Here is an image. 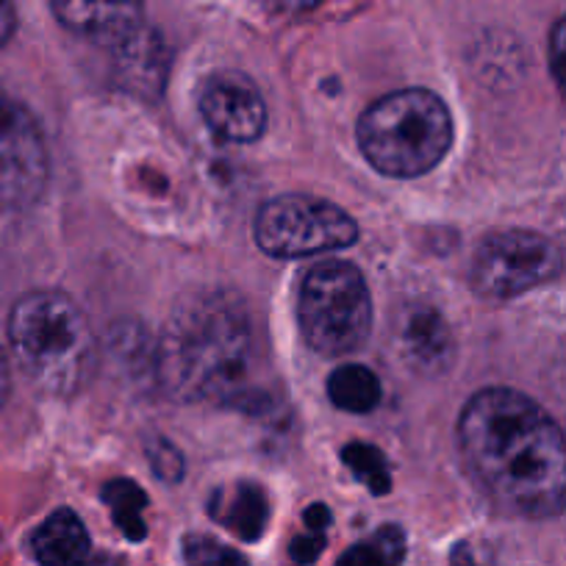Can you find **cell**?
<instances>
[{
  "mask_svg": "<svg viewBox=\"0 0 566 566\" xmlns=\"http://www.w3.org/2000/svg\"><path fill=\"white\" fill-rule=\"evenodd\" d=\"M459 448L483 492L511 514L566 511V437L522 391H478L459 417Z\"/></svg>",
  "mask_w": 566,
  "mask_h": 566,
  "instance_id": "cell-1",
  "label": "cell"
},
{
  "mask_svg": "<svg viewBox=\"0 0 566 566\" xmlns=\"http://www.w3.org/2000/svg\"><path fill=\"white\" fill-rule=\"evenodd\" d=\"M253 325L233 292H195L167 319L156 350L161 389L181 402L233 395L248 375Z\"/></svg>",
  "mask_w": 566,
  "mask_h": 566,
  "instance_id": "cell-2",
  "label": "cell"
},
{
  "mask_svg": "<svg viewBox=\"0 0 566 566\" xmlns=\"http://www.w3.org/2000/svg\"><path fill=\"white\" fill-rule=\"evenodd\" d=\"M9 342L20 367L42 391L73 395L92 369L90 319L62 292H31L9 317Z\"/></svg>",
  "mask_w": 566,
  "mask_h": 566,
  "instance_id": "cell-3",
  "label": "cell"
},
{
  "mask_svg": "<svg viewBox=\"0 0 566 566\" xmlns=\"http://www.w3.org/2000/svg\"><path fill=\"white\" fill-rule=\"evenodd\" d=\"M358 145L384 176L419 178L431 172L453 145V117L433 92H391L361 114Z\"/></svg>",
  "mask_w": 566,
  "mask_h": 566,
  "instance_id": "cell-4",
  "label": "cell"
},
{
  "mask_svg": "<svg viewBox=\"0 0 566 566\" xmlns=\"http://www.w3.org/2000/svg\"><path fill=\"white\" fill-rule=\"evenodd\" d=\"M297 317L306 342L323 356L358 350L373 328V297L358 266L347 261L314 264L301 283Z\"/></svg>",
  "mask_w": 566,
  "mask_h": 566,
  "instance_id": "cell-5",
  "label": "cell"
},
{
  "mask_svg": "<svg viewBox=\"0 0 566 566\" xmlns=\"http://www.w3.org/2000/svg\"><path fill=\"white\" fill-rule=\"evenodd\" d=\"M358 226L345 209L312 195H277L255 217V242L275 259H308L350 248Z\"/></svg>",
  "mask_w": 566,
  "mask_h": 566,
  "instance_id": "cell-6",
  "label": "cell"
},
{
  "mask_svg": "<svg viewBox=\"0 0 566 566\" xmlns=\"http://www.w3.org/2000/svg\"><path fill=\"white\" fill-rule=\"evenodd\" d=\"M564 266L558 244L536 231H497L472 259V286L489 301H509L549 283Z\"/></svg>",
  "mask_w": 566,
  "mask_h": 566,
  "instance_id": "cell-7",
  "label": "cell"
},
{
  "mask_svg": "<svg viewBox=\"0 0 566 566\" xmlns=\"http://www.w3.org/2000/svg\"><path fill=\"white\" fill-rule=\"evenodd\" d=\"M48 181V150L40 123L18 101L0 97V200L29 206Z\"/></svg>",
  "mask_w": 566,
  "mask_h": 566,
  "instance_id": "cell-8",
  "label": "cell"
},
{
  "mask_svg": "<svg viewBox=\"0 0 566 566\" xmlns=\"http://www.w3.org/2000/svg\"><path fill=\"white\" fill-rule=\"evenodd\" d=\"M198 108L203 123L226 142H255L266 128V106L259 86L242 73L222 70L200 86Z\"/></svg>",
  "mask_w": 566,
  "mask_h": 566,
  "instance_id": "cell-9",
  "label": "cell"
},
{
  "mask_svg": "<svg viewBox=\"0 0 566 566\" xmlns=\"http://www.w3.org/2000/svg\"><path fill=\"white\" fill-rule=\"evenodd\" d=\"M59 23L95 45L117 48L142 29L145 0H51Z\"/></svg>",
  "mask_w": 566,
  "mask_h": 566,
  "instance_id": "cell-10",
  "label": "cell"
},
{
  "mask_svg": "<svg viewBox=\"0 0 566 566\" xmlns=\"http://www.w3.org/2000/svg\"><path fill=\"white\" fill-rule=\"evenodd\" d=\"M397 347L408 367L422 375L448 373L455 358L453 331L433 306H408L400 314Z\"/></svg>",
  "mask_w": 566,
  "mask_h": 566,
  "instance_id": "cell-11",
  "label": "cell"
},
{
  "mask_svg": "<svg viewBox=\"0 0 566 566\" xmlns=\"http://www.w3.org/2000/svg\"><path fill=\"white\" fill-rule=\"evenodd\" d=\"M112 51L114 73L125 90L142 97L159 95L167 81V70H170V53H167L165 40L154 29L142 25L136 34H130Z\"/></svg>",
  "mask_w": 566,
  "mask_h": 566,
  "instance_id": "cell-12",
  "label": "cell"
},
{
  "mask_svg": "<svg viewBox=\"0 0 566 566\" xmlns=\"http://www.w3.org/2000/svg\"><path fill=\"white\" fill-rule=\"evenodd\" d=\"M31 549L42 566H84L90 555V533L75 511L59 509L36 527Z\"/></svg>",
  "mask_w": 566,
  "mask_h": 566,
  "instance_id": "cell-13",
  "label": "cell"
},
{
  "mask_svg": "<svg viewBox=\"0 0 566 566\" xmlns=\"http://www.w3.org/2000/svg\"><path fill=\"white\" fill-rule=\"evenodd\" d=\"M211 505H214L211 509L214 520H220L242 542H259L264 536L270 503H266L264 489L255 486V483H237L226 492H217Z\"/></svg>",
  "mask_w": 566,
  "mask_h": 566,
  "instance_id": "cell-14",
  "label": "cell"
},
{
  "mask_svg": "<svg viewBox=\"0 0 566 566\" xmlns=\"http://www.w3.org/2000/svg\"><path fill=\"white\" fill-rule=\"evenodd\" d=\"M328 397L342 411L369 413L380 402V380L373 369L361 364H347L328 378Z\"/></svg>",
  "mask_w": 566,
  "mask_h": 566,
  "instance_id": "cell-15",
  "label": "cell"
},
{
  "mask_svg": "<svg viewBox=\"0 0 566 566\" xmlns=\"http://www.w3.org/2000/svg\"><path fill=\"white\" fill-rule=\"evenodd\" d=\"M103 500L112 509V516L119 531H123V536L130 538V542H142L145 533H148V525L142 520V511L148 505V494L142 492L139 483L125 481V478L108 481L103 486Z\"/></svg>",
  "mask_w": 566,
  "mask_h": 566,
  "instance_id": "cell-16",
  "label": "cell"
},
{
  "mask_svg": "<svg viewBox=\"0 0 566 566\" xmlns=\"http://www.w3.org/2000/svg\"><path fill=\"white\" fill-rule=\"evenodd\" d=\"M345 467L369 489L373 494H389L391 489V472L386 464V455L378 448L364 442H350L342 450Z\"/></svg>",
  "mask_w": 566,
  "mask_h": 566,
  "instance_id": "cell-17",
  "label": "cell"
},
{
  "mask_svg": "<svg viewBox=\"0 0 566 566\" xmlns=\"http://www.w3.org/2000/svg\"><path fill=\"white\" fill-rule=\"evenodd\" d=\"M184 558L189 566H248L242 553L209 536H187Z\"/></svg>",
  "mask_w": 566,
  "mask_h": 566,
  "instance_id": "cell-18",
  "label": "cell"
},
{
  "mask_svg": "<svg viewBox=\"0 0 566 566\" xmlns=\"http://www.w3.org/2000/svg\"><path fill=\"white\" fill-rule=\"evenodd\" d=\"M145 453H148L150 470L156 472V478H161V481H167V483L181 481L184 455L178 453L176 444L167 442V439H161V437H156V439H148V444H145Z\"/></svg>",
  "mask_w": 566,
  "mask_h": 566,
  "instance_id": "cell-19",
  "label": "cell"
},
{
  "mask_svg": "<svg viewBox=\"0 0 566 566\" xmlns=\"http://www.w3.org/2000/svg\"><path fill=\"white\" fill-rule=\"evenodd\" d=\"M373 549L378 553V558L384 560V566H397L406 558V533L397 525H384L375 533Z\"/></svg>",
  "mask_w": 566,
  "mask_h": 566,
  "instance_id": "cell-20",
  "label": "cell"
},
{
  "mask_svg": "<svg viewBox=\"0 0 566 566\" xmlns=\"http://www.w3.org/2000/svg\"><path fill=\"white\" fill-rule=\"evenodd\" d=\"M549 70L566 97V18H560L549 31Z\"/></svg>",
  "mask_w": 566,
  "mask_h": 566,
  "instance_id": "cell-21",
  "label": "cell"
},
{
  "mask_svg": "<svg viewBox=\"0 0 566 566\" xmlns=\"http://www.w3.org/2000/svg\"><path fill=\"white\" fill-rule=\"evenodd\" d=\"M325 549V536L323 533H306V536H297L292 542L290 555L297 560V564H314V560L323 555Z\"/></svg>",
  "mask_w": 566,
  "mask_h": 566,
  "instance_id": "cell-22",
  "label": "cell"
},
{
  "mask_svg": "<svg viewBox=\"0 0 566 566\" xmlns=\"http://www.w3.org/2000/svg\"><path fill=\"white\" fill-rule=\"evenodd\" d=\"M336 566H384V560L378 558V553L373 549V544H358V547L347 549Z\"/></svg>",
  "mask_w": 566,
  "mask_h": 566,
  "instance_id": "cell-23",
  "label": "cell"
},
{
  "mask_svg": "<svg viewBox=\"0 0 566 566\" xmlns=\"http://www.w3.org/2000/svg\"><path fill=\"white\" fill-rule=\"evenodd\" d=\"M303 522H306V527L312 533H323L325 527L331 525V511L325 509L323 503H314L312 509H308L306 514H303Z\"/></svg>",
  "mask_w": 566,
  "mask_h": 566,
  "instance_id": "cell-24",
  "label": "cell"
},
{
  "mask_svg": "<svg viewBox=\"0 0 566 566\" xmlns=\"http://www.w3.org/2000/svg\"><path fill=\"white\" fill-rule=\"evenodd\" d=\"M14 31V7L12 0H0V48L7 45Z\"/></svg>",
  "mask_w": 566,
  "mask_h": 566,
  "instance_id": "cell-25",
  "label": "cell"
},
{
  "mask_svg": "<svg viewBox=\"0 0 566 566\" xmlns=\"http://www.w3.org/2000/svg\"><path fill=\"white\" fill-rule=\"evenodd\" d=\"M9 384H12V380H9V364H7V356H3V350H0V402L7 400Z\"/></svg>",
  "mask_w": 566,
  "mask_h": 566,
  "instance_id": "cell-26",
  "label": "cell"
},
{
  "mask_svg": "<svg viewBox=\"0 0 566 566\" xmlns=\"http://www.w3.org/2000/svg\"><path fill=\"white\" fill-rule=\"evenodd\" d=\"M450 566H478L475 558H472L470 547H455L453 558H450Z\"/></svg>",
  "mask_w": 566,
  "mask_h": 566,
  "instance_id": "cell-27",
  "label": "cell"
},
{
  "mask_svg": "<svg viewBox=\"0 0 566 566\" xmlns=\"http://www.w3.org/2000/svg\"><path fill=\"white\" fill-rule=\"evenodd\" d=\"M283 7L290 9H297V12H303V9H314L319 3V0H281Z\"/></svg>",
  "mask_w": 566,
  "mask_h": 566,
  "instance_id": "cell-28",
  "label": "cell"
},
{
  "mask_svg": "<svg viewBox=\"0 0 566 566\" xmlns=\"http://www.w3.org/2000/svg\"><path fill=\"white\" fill-rule=\"evenodd\" d=\"M84 566H114V564L108 558H97V560H92V564H84Z\"/></svg>",
  "mask_w": 566,
  "mask_h": 566,
  "instance_id": "cell-29",
  "label": "cell"
}]
</instances>
